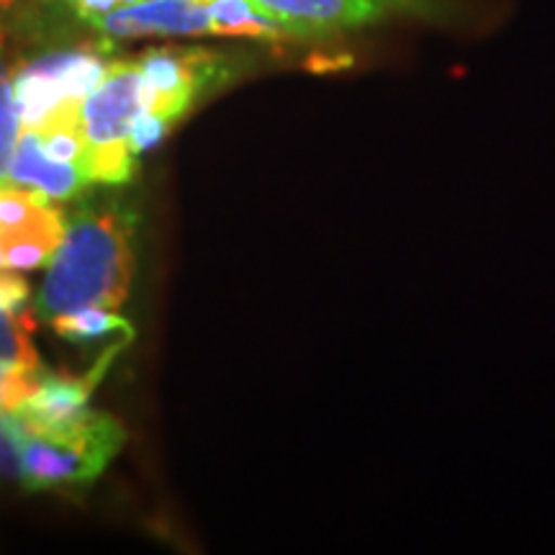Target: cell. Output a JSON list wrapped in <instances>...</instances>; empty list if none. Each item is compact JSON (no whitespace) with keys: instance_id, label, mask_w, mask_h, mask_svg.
Returning <instances> with one entry per match:
<instances>
[{"instance_id":"cell-6","label":"cell","mask_w":555,"mask_h":555,"mask_svg":"<svg viewBox=\"0 0 555 555\" xmlns=\"http://www.w3.org/2000/svg\"><path fill=\"white\" fill-rule=\"evenodd\" d=\"M37 191L0 183V273L44 268L65 232L67 214Z\"/></svg>"},{"instance_id":"cell-9","label":"cell","mask_w":555,"mask_h":555,"mask_svg":"<svg viewBox=\"0 0 555 555\" xmlns=\"http://www.w3.org/2000/svg\"><path fill=\"white\" fill-rule=\"evenodd\" d=\"M101 365L88 378H67L44 373L31 397L21 401L13 412L3 414L9 416L11 427L16 433L52 435L80 425L93 412L90 409V391L101 380Z\"/></svg>"},{"instance_id":"cell-11","label":"cell","mask_w":555,"mask_h":555,"mask_svg":"<svg viewBox=\"0 0 555 555\" xmlns=\"http://www.w3.org/2000/svg\"><path fill=\"white\" fill-rule=\"evenodd\" d=\"M211 31L217 37H242V39H291L278 21L266 16L253 0H206Z\"/></svg>"},{"instance_id":"cell-7","label":"cell","mask_w":555,"mask_h":555,"mask_svg":"<svg viewBox=\"0 0 555 555\" xmlns=\"http://www.w3.org/2000/svg\"><path fill=\"white\" fill-rule=\"evenodd\" d=\"M142 111V73L137 60H111L106 75L80 106L88 150L129 147L131 124Z\"/></svg>"},{"instance_id":"cell-10","label":"cell","mask_w":555,"mask_h":555,"mask_svg":"<svg viewBox=\"0 0 555 555\" xmlns=\"http://www.w3.org/2000/svg\"><path fill=\"white\" fill-rule=\"evenodd\" d=\"M9 183L18 185V189L37 191L41 196L57 201V204L60 201L82 198V193H88L90 185H93L82 165L50 155L41 147L39 137L26 127H21L16 150H13Z\"/></svg>"},{"instance_id":"cell-8","label":"cell","mask_w":555,"mask_h":555,"mask_svg":"<svg viewBox=\"0 0 555 555\" xmlns=\"http://www.w3.org/2000/svg\"><path fill=\"white\" fill-rule=\"evenodd\" d=\"M86 29L101 39L204 37L211 31L206 0H139L129 9L93 18Z\"/></svg>"},{"instance_id":"cell-3","label":"cell","mask_w":555,"mask_h":555,"mask_svg":"<svg viewBox=\"0 0 555 555\" xmlns=\"http://www.w3.org/2000/svg\"><path fill=\"white\" fill-rule=\"evenodd\" d=\"M283 26L291 39H324L386 21L453 24L463 16L461 0H253Z\"/></svg>"},{"instance_id":"cell-5","label":"cell","mask_w":555,"mask_h":555,"mask_svg":"<svg viewBox=\"0 0 555 555\" xmlns=\"http://www.w3.org/2000/svg\"><path fill=\"white\" fill-rule=\"evenodd\" d=\"M142 73L144 111L168 124L183 119L214 90L240 73V62L196 47H157L137 60Z\"/></svg>"},{"instance_id":"cell-14","label":"cell","mask_w":555,"mask_h":555,"mask_svg":"<svg viewBox=\"0 0 555 555\" xmlns=\"http://www.w3.org/2000/svg\"><path fill=\"white\" fill-rule=\"evenodd\" d=\"M21 134V116L13 99L11 78L0 82V183H9L13 150Z\"/></svg>"},{"instance_id":"cell-17","label":"cell","mask_w":555,"mask_h":555,"mask_svg":"<svg viewBox=\"0 0 555 555\" xmlns=\"http://www.w3.org/2000/svg\"><path fill=\"white\" fill-rule=\"evenodd\" d=\"M0 476H16L18 478V446L16 435L0 412Z\"/></svg>"},{"instance_id":"cell-13","label":"cell","mask_w":555,"mask_h":555,"mask_svg":"<svg viewBox=\"0 0 555 555\" xmlns=\"http://www.w3.org/2000/svg\"><path fill=\"white\" fill-rule=\"evenodd\" d=\"M50 324L62 339H69V343H95V339H106L111 335L134 337V330L129 327L127 319L116 314L114 309L88 307L52 319Z\"/></svg>"},{"instance_id":"cell-16","label":"cell","mask_w":555,"mask_h":555,"mask_svg":"<svg viewBox=\"0 0 555 555\" xmlns=\"http://www.w3.org/2000/svg\"><path fill=\"white\" fill-rule=\"evenodd\" d=\"M34 0H0V37L18 41L21 29L29 18Z\"/></svg>"},{"instance_id":"cell-18","label":"cell","mask_w":555,"mask_h":555,"mask_svg":"<svg viewBox=\"0 0 555 555\" xmlns=\"http://www.w3.org/2000/svg\"><path fill=\"white\" fill-rule=\"evenodd\" d=\"M13 44L9 37H0V82L9 80L13 75V65H16V57H13Z\"/></svg>"},{"instance_id":"cell-1","label":"cell","mask_w":555,"mask_h":555,"mask_svg":"<svg viewBox=\"0 0 555 555\" xmlns=\"http://www.w3.org/2000/svg\"><path fill=\"white\" fill-rule=\"evenodd\" d=\"M139 211L116 193L86 196L65 219L34 311L44 322L99 307L119 311L137 266Z\"/></svg>"},{"instance_id":"cell-12","label":"cell","mask_w":555,"mask_h":555,"mask_svg":"<svg viewBox=\"0 0 555 555\" xmlns=\"http://www.w3.org/2000/svg\"><path fill=\"white\" fill-rule=\"evenodd\" d=\"M37 311H13L0 307V376L3 373L41 371V358L31 343Z\"/></svg>"},{"instance_id":"cell-15","label":"cell","mask_w":555,"mask_h":555,"mask_svg":"<svg viewBox=\"0 0 555 555\" xmlns=\"http://www.w3.org/2000/svg\"><path fill=\"white\" fill-rule=\"evenodd\" d=\"M172 124H168L165 119H159L155 114H147V111H142V114L137 116V121L131 124V134H129V147L134 152L137 157L147 155L150 150H155L159 142H163L165 137H168Z\"/></svg>"},{"instance_id":"cell-2","label":"cell","mask_w":555,"mask_h":555,"mask_svg":"<svg viewBox=\"0 0 555 555\" xmlns=\"http://www.w3.org/2000/svg\"><path fill=\"white\" fill-rule=\"evenodd\" d=\"M13 435L18 446V478L29 491L90 486L108 468L127 437L121 422L103 412H90L80 425L62 433L34 435L13 429Z\"/></svg>"},{"instance_id":"cell-4","label":"cell","mask_w":555,"mask_h":555,"mask_svg":"<svg viewBox=\"0 0 555 555\" xmlns=\"http://www.w3.org/2000/svg\"><path fill=\"white\" fill-rule=\"evenodd\" d=\"M101 47H50L26 60H16L11 75L13 99L21 116V127H37L54 111L82 103L99 86L111 65Z\"/></svg>"}]
</instances>
